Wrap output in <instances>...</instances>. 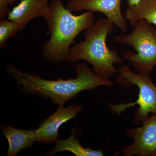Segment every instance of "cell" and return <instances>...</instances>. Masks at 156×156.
I'll list each match as a JSON object with an SVG mask.
<instances>
[{"instance_id": "cell-14", "label": "cell", "mask_w": 156, "mask_h": 156, "mask_svg": "<svg viewBox=\"0 0 156 156\" xmlns=\"http://www.w3.org/2000/svg\"><path fill=\"white\" fill-rule=\"evenodd\" d=\"M18 0H0V18L8 16L11 10L9 6L13 5Z\"/></svg>"}, {"instance_id": "cell-7", "label": "cell", "mask_w": 156, "mask_h": 156, "mask_svg": "<svg viewBox=\"0 0 156 156\" xmlns=\"http://www.w3.org/2000/svg\"><path fill=\"white\" fill-rule=\"evenodd\" d=\"M121 2L122 0H69L66 7L72 12L88 10L102 13L119 29L126 33L128 25L122 12Z\"/></svg>"}, {"instance_id": "cell-4", "label": "cell", "mask_w": 156, "mask_h": 156, "mask_svg": "<svg viewBox=\"0 0 156 156\" xmlns=\"http://www.w3.org/2000/svg\"><path fill=\"white\" fill-rule=\"evenodd\" d=\"M133 26L131 33L117 35L114 41L132 47L136 53L126 50L122 57L131 62L138 73L151 75L156 66V27L144 19L139 20Z\"/></svg>"}, {"instance_id": "cell-12", "label": "cell", "mask_w": 156, "mask_h": 156, "mask_svg": "<svg viewBox=\"0 0 156 156\" xmlns=\"http://www.w3.org/2000/svg\"><path fill=\"white\" fill-rule=\"evenodd\" d=\"M126 20L130 25L140 19L156 26V0H140L135 5L128 6L126 12Z\"/></svg>"}, {"instance_id": "cell-11", "label": "cell", "mask_w": 156, "mask_h": 156, "mask_svg": "<svg viewBox=\"0 0 156 156\" xmlns=\"http://www.w3.org/2000/svg\"><path fill=\"white\" fill-rule=\"evenodd\" d=\"M76 128L72 130L71 134L68 138L64 140L58 139L56 142L55 147L48 151L41 153L48 156H53L55 154L63 151H69L77 156H102L103 151L101 150H92L90 148L82 146L77 139Z\"/></svg>"}, {"instance_id": "cell-3", "label": "cell", "mask_w": 156, "mask_h": 156, "mask_svg": "<svg viewBox=\"0 0 156 156\" xmlns=\"http://www.w3.org/2000/svg\"><path fill=\"white\" fill-rule=\"evenodd\" d=\"M114 25L107 18L98 19L84 31V41L70 48L66 61H87L93 66L92 71L95 75L108 80L119 72L114 65L122 64L125 62L116 50L110 49L107 45V37L112 32Z\"/></svg>"}, {"instance_id": "cell-15", "label": "cell", "mask_w": 156, "mask_h": 156, "mask_svg": "<svg viewBox=\"0 0 156 156\" xmlns=\"http://www.w3.org/2000/svg\"><path fill=\"white\" fill-rule=\"evenodd\" d=\"M140 0H127V4L128 6L135 5L140 2Z\"/></svg>"}, {"instance_id": "cell-6", "label": "cell", "mask_w": 156, "mask_h": 156, "mask_svg": "<svg viewBox=\"0 0 156 156\" xmlns=\"http://www.w3.org/2000/svg\"><path fill=\"white\" fill-rule=\"evenodd\" d=\"M142 123L141 127L126 130L134 142L122 148L115 155L123 153L124 156H156V115L148 117Z\"/></svg>"}, {"instance_id": "cell-10", "label": "cell", "mask_w": 156, "mask_h": 156, "mask_svg": "<svg viewBox=\"0 0 156 156\" xmlns=\"http://www.w3.org/2000/svg\"><path fill=\"white\" fill-rule=\"evenodd\" d=\"M1 129L9 141L7 156L16 155L23 149L33 146L36 141L35 129L22 130L6 126H2Z\"/></svg>"}, {"instance_id": "cell-2", "label": "cell", "mask_w": 156, "mask_h": 156, "mask_svg": "<svg viewBox=\"0 0 156 156\" xmlns=\"http://www.w3.org/2000/svg\"><path fill=\"white\" fill-rule=\"evenodd\" d=\"M49 7L45 20L50 38L42 48V55L47 61L60 62L66 60L70 46L79 34L94 23L95 16L90 11L76 16L63 5L62 0H51Z\"/></svg>"}, {"instance_id": "cell-8", "label": "cell", "mask_w": 156, "mask_h": 156, "mask_svg": "<svg viewBox=\"0 0 156 156\" xmlns=\"http://www.w3.org/2000/svg\"><path fill=\"white\" fill-rule=\"evenodd\" d=\"M83 106L74 104L68 107H58L53 114L41 123L36 130V141L44 144L56 143L58 140V130L63 124L77 116L83 111Z\"/></svg>"}, {"instance_id": "cell-13", "label": "cell", "mask_w": 156, "mask_h": 156, "mask_svg": "<svg viewBox=\"0 0 156 156\" xmlns=\"http://www.w3.org/2000/svg\"><path fill=\"white\" fill-rule=\"evenodd\" d=\"M19 31V26L16 22L0 18V49H5L7 41L12 37H16Z\"/></svg>"}, {"instance_id": "cell-1", "label": "cell", "mask_w": 156, "mask_h": 156, "mask_svg": "<svg viewBox=\"0 0 156 156\" xmlns=\"http://www.w3.org/2000/svg\"><path fill=\"white\" fill-rule=\"evenodd\" d=\"M76 71V77L58 80L43 79L39 75L30 72H23L12 64L6 68L7 73L12 77L17 85L24 92L50 98L54 104L63 107L67 101L75 98L78 93L83 90H94L98 87L112 86L114 83L95 75L85 62L73 65Z\"/></svg>"}, {"instance_id": "cell-5", "label": "cell", "mask_w": 156, "mask_h": 156, "mask_svg": "<svg viewBox=\"0 0 156 156\" xmlns=\"http://www.w3.org/2000/svg\"><path fill=\"white\" fill-rule=\"evenodd\" d=\"M118 71L119 74L117 81L119 85L126 87L136 86L139 88V95L137 100L134 102L113 105L106 102L110 110L122 116V112L137 105L139 108L135 112L132 119L134 125L142 123L149 117L150 113L156 115V86L151 80L150 75L134 73L128 65L122 66Z\"/></svg>"}, {"instance_id": "cell-9", "label": "cell", "mask_w": 156, "mask_h": 156, "mask_svg": "<svg viewBox=\"0 0 156 156\" xmlns=\"http://www.w3.org/2000/svg\"><path fill=\"white\" fill-rule=\"evenodd\" d=\"M50 0H20L8 15V19L19 26L23 30L27 24L37 17L45 18L49 13Z\"/></svg>"}]
</instances>
